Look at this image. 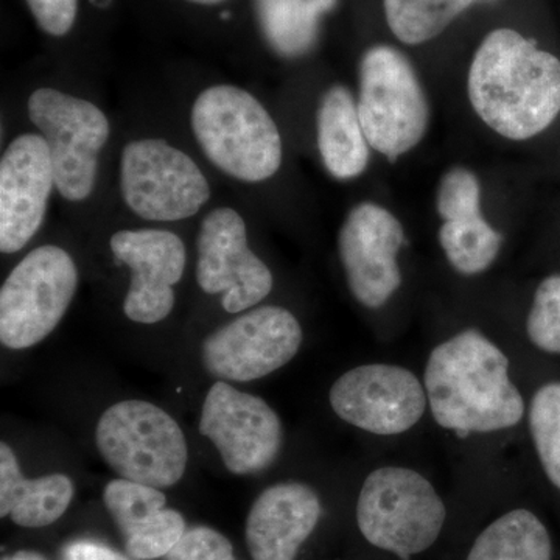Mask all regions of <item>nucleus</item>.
Wrapping results in <instances>:
<instances>
[{"label":"nucleus","instance_id":"1","mask_svg":"<svg viewBox=\"0 0 560 560\" xmlns=\"http://www.w3.org/2000/svg\"><path fill=\"white\" fill-rule=\"evenodd\" d=\"M467 94L490 130L511 140L536 138L560 114V60L522 33L499 28L475 51Z\"/></svg>","mask_w":560,"mask_h":560},{"label":"nucleus","instance_id":"2","mask_svg":"<svg viewBox=\"0 0 560 560\" xmlns=\"http://www.w3.org/2000/svg\"><path fill=\"white\" fill-rule=\"evenodd\" d=\"M425 390L434 420L460 436L512 429L525 415L510 360L477 330L460 331L431 352Z\"/></svg>","mask_w":560,"mask_h":560},{"label":"nucleus","instance_id":"3","mask_svg":"<svg viewBox=\"0 0 560 560\" xmlns=\"http://www.w3.org/2000/svg\"><path fill=\"white\" fill-rule=\"evenodd\" d=\"M195 140L213 167L241 183L271 179L282 167V136L259 98L235 84H213L190 110Z\"/></svg>","mask_w":560,"mask_h":560},{"label":"nucleus","instance_id":"4","mask_svg":"<svg viewBox=\"0 0 560 560\" xmlns=\"http://www.w3.org/2000/svg\"><path fill=\"white\" fill-rule=\"evenodd\" d=\"M95 445L120 478L156 489L178 485L189 464L179 423L147 400H121L106 408L95 427Z\"/></svg>","mask_w":560,"mask_h":560},{"label":"nucleus","instance_id":"5","mask_svg":"<svg viewBox=\"0 0 560 560\" xmlns=\"http://www.w3.org/2000/svg\"><path fill=\"white\" fill-rule=\"evenodd\" d=\"M357 108L371 149L397 160L418 147L430 125V105L411 61L396 47L364 51Z\"/></svg>","mask_w":560,"mask_h":560},{"label":"nucleus","instance_id":"6","mask_svg":"<svg viewBox=\"0 0 560 560\" xmlns=\"http://www.w3.org/2000/svg\"><path fill=\"white\" fill-rule=\"evenodd\" d=\"M357 523L371 545L410 560L440 537L445 523L444 501L419 471L382 467L363 482Z\"/></svg>","mask_w":560,"mask_h":560},{"label":"nucleus","instance_id":"7","mask_svg":"<svg viewBox=\"0 0 560 560\" xmlns=\"http://www.w3.org/2000/svg\"><path fill=\"white\" fill-rule=\"evenodd\" d=\"M80 272L68 250L38 246L11 270L0 289V342L31 349L60 326L77 290Z\"/></svg>","mask_w":560,"mask_h":560},{"label":"nucleus","instance_id":"8","mask_svg":"<svg viewBox=\"0 0 560 560\" xmlns=\"http://www.w3.org/2000/svg\"><path fill=\"white\" fill-rule=\"evenodd\" d=\"M27 113L49 147L58 194L69 202L88 200L110 136L106 114L95 103L55 88L33 91Z\"/></svg>","mask_w":560,"mask_h":560},{"label":"nucleus","instance_id":"9","mask_svg":"<svg viewBox=\"0 0 560 560\" xmlns=\"http://www.w3.org/2000/svg\"><path fill=\"white\" fill-rule=\"evenodd\" d=\"M119 180L128 209L153 223L191 219L210 200L200 165L165 139L128 142L121 150Z\"/></svg>","mask_w":560,"mask_h":560},{"label":"nucleus","instance_id":"10","mask_svg":"<svg viewBox=\"0 0 560 560\" xmlns=\"http://www.w3.org/2000/svg\"><path fill=\"white\" fill-rule=\"evenodd\" d=\"M302 340L304 331L293 313L278 305H261L206 337L201 363L217 381H259L289 364L300 352Z\"/></svg>","mask_w":560,"mask_h":560},{"label":"nucleus","instance_id":"11","mask_svg":"<svg viewBox=\"0 0 560 560\" xmlns=\"http://www.w3.org/2000/svg\"><path fill=\"white\" fill-rule=\"evenodd\" d=\"M195 275L205 293L221 294V307L231 315L257 307L275 285L270 268L250 249L245 220L232 208L212 209L202 219Z\"/></svg>","mask_w":560,"mask_h":560},{"label":"nucleus","instance_id":"12","mask_svg":"<svg viewBox=\"0 0 560 560\" xmlns=\"http://www.w3.org/2000/svg\"><path fill=\"white\" fill-rule=\"evenodd\" d=\"M200 431L232 475L260 474L278 459L282 422L261 397L217 381L202 401Z\"/></svg>","mask_w":560,"mask_h":560},{"label":"nucleus","instance_id":"13","mask_svg":"<svg viewBox=\"0 0 560 560\" xmlns=\"http://www.w3.org/2000/svg\"><path fill=\"white\" fill-rule=\"evenodd\" d=\"M329 400L338 418L378 436L412 429L429 401L425 386L411 371L382 363L345 372L331 385Z\"/></svg>","mask_w":560,"mask_h":560},{"label":"nucleus","instance_id":"14","mask_svg":"<svg viewBox=\"0 0 560 560\" xmlns=\"http://www.w3.org/2000/svg\"><path fill=\"white\" fill-rule=\"evenodd\" d=\"M109 248L130 270V287L124 313L132 323L158 324L171 316L176 304L175 287L183 279L187 249L175 232L160 228L114 232Z\"/></svg>","mask_w":560,"mask_h":560},{"label":"nucleus","instance_id":"15","mask_svg":"<svg viewBox=\"0 0 560 560\" xmlns=\"http://www.w3.org/2000/svg\"><path fill=\"white\" fill-rule=\"evenodd\" d=\"M400 221L388 209L364 201L350 210L338 234V253L350 293L363 307L381 308L399 290Z\"/></svg>","mask_w":560,"mask_h":560},{"label":"nucleus","instance_id":"16","mask_svg":"<svg viewBox=\"0 0 560 560\" xmlns=\"http://www.w3.org/2000/svg\"><path fill=\"white\" fill-rule=\"evenodd\" d=\"M55 184L49 147L39 132L18 136L0 161V250L16 254L33 241Z\"/></svg>","mask_w":560,"mask_h":560},{"label":"nucleus","instance_id":"17","mask_svg":"<svg viewBox=\"0 0 560 560\" xmlns=\"http://www.w3.org/2000/svg\"><path fill=\"white\" fill-rule=\"evenodd\" d=\"M323 504L304 482H279L250 506L245 537L253 560H294L318 526Z\"/></svg>","mask_w":560,"mask_h":560},{"label":"nucleus","instance_id":"18","mask_svg":"<svg viewBox=\"0 0 560 560\" xmlns=\"http://www.w3.org/2000/svg\"><path fill=\"white\" fill-rule=\"evenodd\" d=\"M73 495L75 486L68 475L25 478L13 448L0 444V517L22 528H44L60 521Z\"/></svg>","mask_w":560,"mask_h":560},{"label":"nucleus","instance_id":"19","mask_svg":"<svg viewBox=\"0 0 560 560\" xmlns=\"http://www.w3.org/2000/svg\"><path fill=\"white\" fill-rule=\"evenodd\" d=\"M316 142L320 161L335 179H355L366 172L371 145L361 127L355 98L342 84H334L320 97Z\"/></svg>","mask_w":560,"mask_h":560},{"label":"nucleus","instance_id":"20","mask_svg":"<svg viewBox=\"0 0 560 560\" xmlns=\"http://www.w3.org/2000/svg\"><path fill=\"white\" fill-rule=\"evenodd\" d=\"M340 0H250L254 21L272 54L285 60L307 57L318 46L324 18Z\"/></svg>","mask_w":560,"mask_h":560},{"label":"nucleus","instance_id":"21","mask_svg":"<svg viewBox=\"0 0 560 560\" xmlns=\"http://www.w3.org/2000/svg\"><path fill=\"white\" fill-rule=\"evenodd\" d=\"M548 529L536 514L515 510L482 530L467 560H551Z\"/></svg>","mask_w":560,"mask_h":560},{"label":"nucleus","instance_id":"22","mask_svg":"<svg viewBox=\"0 0 560 560\" xmlns=\"http://www.w3.org/2000/svg\"><path fill=\"white\" fill-rule=\"evenodd\" d=\"M477 0H383L386 22L397 39L418 46L438 38Z\"/></svg>","mask_w":560,"mask_h":560},{"label":"nucleus","instance_id":"23","mask_svg":"<svg viewBox=\"0 0 560 560\" xmlns=\"http://www.w3.org/2000/svg\"><path fill=\"white\" fill-rule=\"evenodd\" d=\"M440 242L452 267L464 276L488 270L501 248V235L482 215L444 221Z\"/></svg>","mask_w":560,"mask_h":560},{"label":"nucleus","instance_id":"24","mask_svg":"<svg viewBox=\"0 0 560 560\" xmlns=\"http://www.w3.org/2000/svg\"><path fill=\"white\" fill-rule=\"evenodd\" d=\"M165 503L167 497L161 489L120 477L106 482L103 489V504L125 539L165 510Z\"/></svg>","mask_w":560,"mask_h":560},{"label":"nucleus","instance_id":"25","mask_svg":"<svg viewBox=\"0 0 560 560\" xmlns=\"http://www.w3.org/2000/svg\"><path fill=\"white\" fill-rule=\"evenodd\" d=\"M529 430L545 474L560 489V383L537 390L530 401Z\"/></svg>","mask_w":560,"mask_h":560},{"label":"nucleus","instance_id":"26","mask_svg":"<svg viewBox=\"0 0 560 560\" xmlns=\"http://www.w3.org/2000/svg\"><path fill=\"white\" fill-rule=\"evenodd\" d=\"M186 521L175 510H162L138 533L125 539L128 555L135 560L164 559L186 534Z\"/></svg>","mask_w":560,"mask_h":560},{"label":"nucleus","instance_id":"27","mask_svg":"<svg viewBox=\"0 0 560 560\" xmlns=\"http://www.w3.org/2000/svg\"><path fill=\"white\" fill-rule=\"evenodd\" d=\"M526 330L536 348L560 353V275L550 276L540 283L534 294Z\"/></svg>","mask_w":560,"mask_h":560},{"label":"nucleus","instance_id":"28","mask_svg":"<svg viewBox=\"0 0 560 560\" xmlns=\"http://www.w3.org/2000/svg\"><path fill=\"white\" fill-rule=\"evenodd\" d=\"M436 206L444 221L482 215L480 180L469 168H451L442 176Z\"/></svg>","mask_w":560,"mask_h":560},{"label":"nucleus","instance_id":"29","mask_svg":"<svg viewBox=\"0 0 560 560\" xmlns=\"http://www.w3.org/2000/svg\"><path fill=\"white\" fill-rule=\"evenodd\" d=\"M164 560H237L232 544L209 526L187 529Z\"/></svg>","mask_w":560,"mask_h":560},{"label":"nucleus","instance_id":"30","mask_svg":"<svg viewBox=\"0 0 560 560\" xmlns=\"http://www.w3.org/2000/svg\"><path fill=\"white\" fill-rule=\"evenodd\" d=\"M39 31L51 38H65L75 27L80 0H24Z\"/></svg>","mask_w":560,"mask_h":560},{"label":"nucleus","instance_id":"31","mask_svg":"<svg viewBox=\"0 0 560 560\" xmlns=\"http://www.w3.org/2000/svg\"><path fill=\"white\" fill-rule=\"evenodd\" d=\"M62 560H131L101 541L75 540L62 552Z\"/></svg>","mask_w":560,"mask_h":560},{"label":"nucleus","instance_id":"32","mask_svg":"<svg viewBox=\"0 0 560 560\" xmlns=\"http://www.w3.org/2000/svg\"><path fill=\"white\" fill-rule=\"evenodd\" d=\"M187 5L198 7V9H219V7L226 5L231 0H180Z\"/></svg>","mask_w":560,"mask_h":560},{"label":"nucleus","instance_id":"33","mask_svg":"<svg viewBox=\"0 0 560 560\" xmlns=\"http://www.w3.org/2000/svg\"><path fill=\"white\" fill-rule=\"evenodd\" d=\"M2 560H47V558H44L39 552L24 550L7 556V558H3Z\"/></svg>","mask_w":560,"mask_h":560},{"label":"nucleus","instance_id":"34","mask_svg":"<svg viewBox=\"0 0 560 560\" xmlns=\"http://www.w3.org/2000/svg\"><path fill=\"white\" fill-rule=\"evenodd\" d=\"M477 2H495V0H477Z\"/></svg>","mask_w":560,"mask_h":560}]
</instances>
